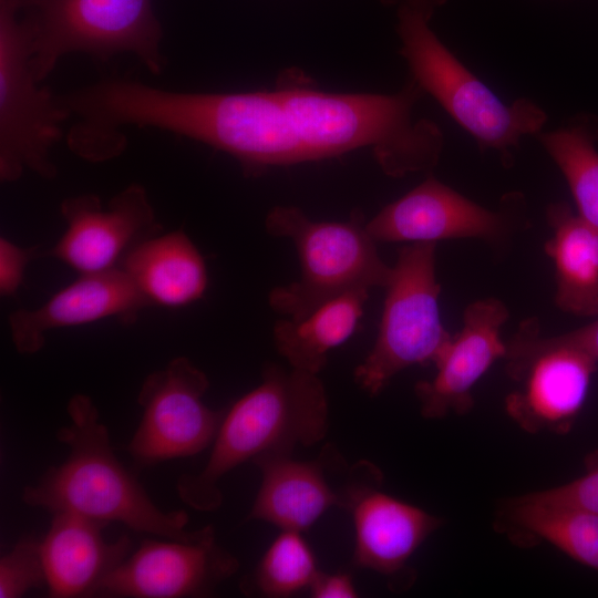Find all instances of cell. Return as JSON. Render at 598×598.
<instances>
[{"mask_svg": "<svg viewBox=\"0 0 598 598\" xmlns=\"http://www.w3.org/2000/svg\"><path fill=\"white\" fill-rule=\"evenodd\" d=\"M37 247H21L0 238V293L13 296L21 287L27 266L35 256Z\"/></svg>", "mask_w": 598, "mask_h": 598, "instance_id": "cell-28", "label": "cell"}, {"mask_svg": "<svg viewBox=\"0 0 598 598\" xmlns=\"http://www.w3.org/2000/svg\"><path fill=\"white\" fill-rule=\"evenodd\" d=\"M429 23L419 14L398 11L400 53L411 79L439 102L481 150L496 151L503 165H511L520 140L538 134L547 114L527 99L513 103L501 100L447 49Z\"/></svg>", "mask_w": 598, "mask_h": 598, "instance_id": "cell-7", "label": "cell"}, {"mask_svg": "<svg viewBox=\"0 0 598 598\" xmlns=\"http://www.w3.org/2000/svg\"><path fill=\"white\" fill-rule=\"evenodd\" d=\"M120 268L151 305H190L204 296L208 285L205 260L183 230L145 240L124 258Z\"/></svg>", "mask_w": 598, "mask_h": 598, "instance_id": "cell-21", "label": "cell"}, {"mask_svg": "<svg viewBox=\"0 0 598 598\" xmlns=\"http://www.w3.org/2000/svg\"><path fill=\"white\" fill-rule=\"evenodd\" d=\"M320 571L317 557L301 532L281 530L256 567L239 582L250 597L285 598L308 589Z\"/></svg>", "mask_w": 598, "mask_h": 598, "instance_id": "cell-24", "label": "cell"}, {"mask_svg": "<svg viewBox=\"0 0 598 598\" xmlns=\"http://www.w3.org/2000/svg\"><path fill=\"white\" fill-rule=\"evenodd\" d=\"M32 50L38 81L66 54L109 61L131 53L153 74L166 65L152 0H12Z\"/></svg>", "mask_w": 598, "mask_h": 598, "instance_id": "cell-5", "label": "cell"}, {"mask_svg": "<svg viewBox=\"0 0 598 598\" xmlns=\"http://www.w3.org/2000/svg\"><path fill=\"white\" fill-rule=\"evenodd\" d=\"M70 118L60 95L34 75L29 37L12 0H0L1 181L16 182L25 171L53 178L52 150Z\"/></svg>", "mask_w": 598, "mask_h": 598, "instance_id": "cell-9", "label": "cell"}, {"mask_svg": "<svg viewBox=\"0 0 598 598\" xmlns=\"http://www.w3.org/2000/svg\"><path fill=\"white\" fill-rule=\"evenodd\" d=\"M44 585L41 539L23 536L0 558V598H20Z\"/></svg>", "mask_w": 598, "mask_h": 598, "instance_id": "cell-26", "label": "cell"}, {"mask_svg": "<svg viewBox=\"0 0 598 598\" xmlns=\"http://www.w3.org/2000/svg\"><path fill=\"white\" fill-rule=\"evenodd\" d=\"M66 412L70 423L56 432V439L69 447V454L23 488L24 504L52 514L73 512L109 524L118 522L161 538L186 540L197 534L198 529L186 528L189 518L184 509H161L118 461L90 396L73 395Z\"/></svg>", "mask_w": 598, "mask_h": 598, "instance_id": "cell-3", "label": "cell"}, {"mask_svg": "<svg viewBox=\"0 0 598 598\" xmlns=\"http://www.w3.org/2000/svg\"><path fill=\"white\" fill-rule=\"evenodd\" d=\"M507 375L519 385L504 401L507 415L525 432L567 434L585 404L598 362L586 351L543 337L527 318L506 342Z\"/></svg>", "mask_w": 598, "mask_h": 598, "instance_id": "cell-10", "label": "cell"}, {"mask_svg": "<svg viewBox=\"0 0 598 598\" xmlns=\"http://www.w3.org/2000/svg\"><path fill=\"white\" fill-rule=\"evenodd\" d=\"M509 312L503 301H473L463 312V327L435 362L431 380L419 381L414 393L425 419L463 415L474 406L473 389L488 369L506 354L501 328Z\"/></svg>", "mask_w": 598, "mask_h": 598, "instance_id": "cell-16", "label": "cell"}, {"mask_svg": "<svg viewBox=\"0 0 598 598\" xmlns=\"http://www.w3.org/2000/svg\"><path fill=\"white\" fill-rule=\"evenodd\" d=\"M365 224L359 210L347 221H316L295 206L270 209L266 230L292 240L301 268L299 280L270 290L271 309L298 320L348 292L384 288L392 266L380 257Z\"/></svg>", "mask_w": 598, "mask_h": 598, "instance_id": "cell-6", "label": "cell"}, {"mask_svg": "<svg viewBox=\"0 0 598 598\" xmlns=\"http://www.w3.org/2000/svg\"><path fill=\"white\" fill-rule=\"evenodd\" d=\"M76 122L66 134L79 157L100 163L126 148L125 126L151 127L227 153L245 175L310 162L276 91L202 93L107 78L61 94Z\"/></svg>", "mask_w": 598, "mask_h": 598, "instance_id": "cell-1", "label": "cell"}, {"mask_svg": "<svg viewBox=\"0 0 598 598\" xmlns=\"http://www.w3.org/2000/svg\"><path fill=\"white\" fill-rule=\"evenodd\" d=\"M254 464L261 473V483L246 520L302 533L329 508L343 506L352 465L331 445L310 461L283 455Z\"/></svg>", "mask_w": 598, "mask_h": 598, "instance_id": "cell-17", "label": "cell"}, {"mask_svg": "<svg viewBox=\"0 0 598 598\" xmlns=\"http://www.w3.org/2000/svg\"><path fill=\"white\" fill-rule=\"evenodd\" d=\"M208 386L205 372L185 357L145 378L137 394L142 419L126 446L136 465L193 456L213 444L226 410L204 403Z\"/></svg>", "mask_w": 598, "mask_h": 598, "instance_id": "cell-11", "label": "cell"}, {"mask_svg": "<svg viewBox=\"0 0 598 598\" xmlns=\"http://www.w3.org/2000/svg\"><path fill=\"white\" fill-rule=\"evenodd\" d=\"M555 340L579 348L598 362V317L581 328L553 337Z\"/></svg>", "mask_w": 598, "mask_h": 598, "instance_id": "cell-30", "label": "cell"}, {"mask_svg": "<svg viewBox=\"0 0 598 598\" xmlns=\"http://www.w3.org/2000/svg\"><path fill=\"white\" fill-rule=\"evenodd\" d=\"M368 297V290L348 292L301 319L278 320L272 329L277 351L290 368L318 374L329 352L353 334Z\"/></svg>", "mask_w": 598, "mask_h": 598, "instance_id": "cell-23", "label": "cell"}, {"mask_svg": "<svg viewBox=\"0 0 598 598\" xmlns=\"http://www.w3.org/2000/svg\"><path fill=\"white\" fill-rule=\"evenodd\" d=\"M60 212L66 229L49 254L80 275L120 268L135 247L162 231L140 184L128 185L106 206L95 194L65 198Z\"/></svg>", "mask_w": 598, "mask_h": 598, "instance_id": "cell-15", "label": "cell"}, {"mask_svg": "<svg viewBox=\"0 0 598 598\" xmlns=\"http://www.w3.org/2000/svg\"><path fill=\"white\" fill-rule=\"evenodd\" d=\"M107 525L73 512L53 514L41 539L49 597H94L104 578L131 554L127 535L114 542L104 538Z\"/></svg>", "mask_w": 598, "mask_h": 598, "instance_id": "cell-19", "label": "cell"}, {"mask_svg": "<svg viewBox=\"0 0 598 598\" xmlns=\"http://www.w3.org/2000/svg\"><path fill=\"white\" fill-rule=\"evenodd\" d=\"M239 569L238 559L216 538L212 525L190 539H144L99 585L94 597H207Z\"/></svg>", "mask_w": 598, "mask_h": 598, "instance_id": "cell-14", "label": "cell"}, {"mask_svg": "<svg viewBox=\"0 0 598 598\" xmlns=\"http://www.w3.org/2000/svg\"><path fill=\"white\" fill-rule=\"evenodd\" d=\"M383 475L369 461L352 465L343 509L354 528L352 564L373 570L394 591L410 588L415 571L409 560L443 525V519L382 489Z\"/></svg>", "mask_w": 598, "mask_h": 598, "instance_id": "cell-12", "label": "cell"}, {"mask_svg": "<svg viewBox=\"0 0 598 598\" xmlns=\"http://www.w3.org/2000/svg\"><path fill=\"white\" fill-rule=\"evenodd\" d=\"M538 140L567 181L577 215L598 229V151L595 135L581 125L538 134Z\"/></svg>", "mask_w": 598, "mask_h": 598, "instance_id": "cell-25", "label": "cell"}, {"mask_svg": "<svg viewBox=\"0 0 598 598\" xmlns=\"http://www.w3.org/2000/svg\"><path fill=\"white\" fill-rule=\"evenodd\" d=\"M494 527L519 547L546 542L571 559L598 571V513L553 503L534 492L504 498Z\"/></svg>", "mask_w": 598, "mask_h": 598, "instance_id": "cell-20", "label": "cell"}, {"mask_svg": "<svg viewBox=\"0 0 598 598\" xmlns=\"http://www.w3.org/2000/svg\"><path fill=\"white\" fill-rule=\"evenodd\" d=\"M329 427L326 389L318 374L267 364L261 382L226 410L203 470L176 482L182 502L199 512L223 503L220 480L238 465L291 455L322 441Z\"/></svg>", "mask_w": 598, "mask_h": 598, "instance_id": "cell-4", "label": "cell"}, {"mask_svg": "<svg viewBox=\"0 0 598 598\" xmlns=\"http://www.w3.org/2000/svg\"><path fill=\"white\" fill-rule=\"evenodd\" d=\"M585 473L564 485L534 492L538 497L598 513V450L584 460Z\"/></svg>", "mask_w": 598, "mask_h": 598, "instance_id": "cell-27", "label": "cell"}, {"mask_svg": "<svg viewBox=\"0 0 598 598\" xmlns=\"http://www.w3.org/2000/svg\"><path fill=\"white\" fill-rule=\"evenodd\" d=\"M150 305L127 274L116 268L80 275L42 306L12 312L9 329L16 350L21 354H33L43 348L45 333L50 330L112 317L130 321Z\"/></svg>", "mask_w": 598, "mask_h": 598, "instance_id": "cell-18", "label": "cell"}, {"mask_svg": "<svg viewBox=\"0 0 598 598\" xmlns=\"http://www.w3.org/2000/svg\"><path fill=\"white\" fill-rule=\"evenodd\" d=\"M383 4L395 7L398 11L419 14L430 21L437 8L447 0H380Z\"/></svg>", "mask_w": 598, "mask_h": 598, "instance_id": "cell-31", "label": "cell"}, {"mask_svg": "<svg viewBox=\"0 0 598 598\" xmlns=\"http://www.w3.org/2000/svg\"><path fill=\"white\" fill-rule=\"evenodd\" d=\"M553 230L545 245L555 267V303L577 317H598V229L564 202L546 209Z\"/></svg>", "mask_w": 598, "mask_h": 598, "instance_id": "cell-22", "label": "cell"}, {"mask_svg": "<svg viewBox=\"0 0 598 598\" xmlns=\"http://www.w3.org/2000/svg\"><path fill=\"white\" fill-rule=\"evenodd\" d=\"M436 244L413 243L398 251L377 340L354 370V381L378 395L394 375L412 365L435 364L452 339L444 328L436 280Z\"/></svg>", "mask_w": 598, "mask_h": 598, "instance_id": "cell-8", "label": "cell"}, {"mask_svg": "<svg viewBox=\"0 0 598 598\" xmlns=\"http://www.w3.org/2000/svg\"><path fill=\"white\" fill-rule=\"evenodd\" d=\"M524 212L520 193L504 195L495 212L429 176L382 208L365 228L377 243L478 238L498 245L517 228Z\"/></svg>", "mask_w": 598, "mask_h": 598, "instance_id": "cell-13", "label": "cell"}, {"mask_svg": "<svg viewBox=\"0 0 598 598\" xmlns=\"http://www.w3.org/2000/svg\"><path fill=\"white\" fill-rule=\"evenodd\" d=\"M312 598H354L359 592L351 575L338 573H318L308 588Z\"/></svg>", "mask_w": 598, "mask_h": 598, "instance_id": "cell-29", "label": "cell"}, {"mask_svg": "<svg viewBox=\"0 0 598 598\" xmlns=\"http://www.w3.org/2000/svg\"><path fill=\"white\" fill-rule=\"evenodd\" d=\"M310 161L370 148L391 177L430 171L439 163L444 137L432 121H414L424 93L410 80L394 94L329 93L282 76L275 90Z\"/></svg>", "mask_w": 598, "mask_h": 598, "instance_id": "cell-2", "label": "cell"}]
</instances>
